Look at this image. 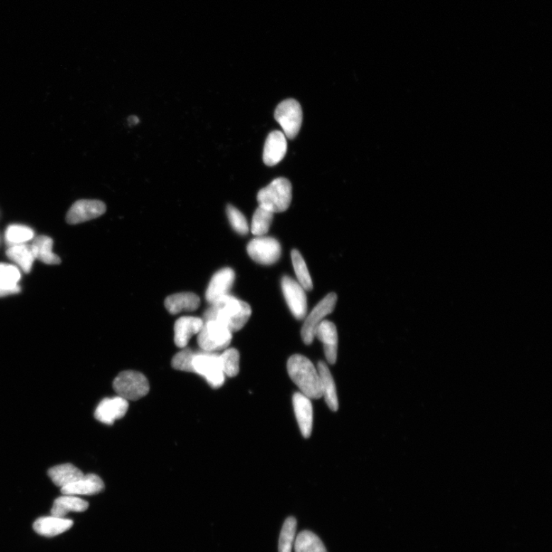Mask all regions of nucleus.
I'll use <instances>...</instances> for the list:
<instances>
[{
  "label": "nucleus",
  "mask_w": 552,
  "mask_h": 552,
  "mask_svg": "<svg viewBox=\"0 0 552 552\" xmlns=\"http://www.w3.org/2000/svg\"><path fill=\"white\" fill-rule=\"evenodd\" d=\"M251 315L252 309L248 303L226 294L211 304V307L205 311L203 320L221 322L234 332L242 329Z\"/></svg>",
  "instance_id": "nucleus-1"
},
{
  "label": "nucleus",
  "mask_w": 552,
  "mask_h": 552,
  "mask_svg": "<svg viewBox=\"0 0 552 552\" xmlns=\"http://www.w3.org/2000/svg\"><path fill=\"white\" fill-rule=\"evenodd\" d=\"M287 370L302 394L310 399L322 397L319 371L309 358L301 355H292L288 360Z\"/></svg>",
  "instance_id": "nucleus-2"
},
{
  "label": "nucleus",
  "mask_w": 552,
  "mask_h": 552,
  "mask_svg": "<svg viewBox=\"0 0 552 552\" xmlns=\"http://www.w3.org/2000/svg\"><path fill=\"white\" fill-rule=\"evenodd\" d=\"M292 188L289 180L275 179L257 195L259 206L275 213H282L289 209L292 198Z\"/></svg>",
  "instance_id": "nucleus-3"
},
{
  "label": "nucleus",
  "mask_w": 552,
  "mask_h": 552,
  "mask_svg": "<svg viewBox=\"0 0 552 552\" xmlns=\"http://www.w3.org/2000/svg\"><path fill=\"white\" fill-rule=\"evenodd\" d=\"M193 373L205 378L213 388H219L225 382L220 354L216 352H196L192 361Z\"/></svg>",
  "instance_id": "nucleus-4"
},
{
  "label": "nucleus",
  "mask_w": 552,
  "mask_h": 552,
  "mask_svg": "<svg viewBox=\"0 0 552 552\" xmlns=\"http://www.w3.org/2000/svg\"><path fill=\"white\" fill-rule=\"evenodd\" d=\"M113 388L118 396L127 401H138L145 397L150 390L146 377L135 370L122 371L113 382Z\"/></svg>",
  "instance_id": "nucleus-5"
},
{
  "label": "nucleus",
  "mask_w": 552,
  "mask_h": 552,
  "mask_svg": "<svg viewBox=\"0 0 552 552\" xmlns=\"http://www.w3.org/2000/svg\"><path fill=\"white\" fill-rule=\"evenodd\" d=\"M233 332L216 321H206L199 332L197 342L202 350L216 352L226 349L231 343Z\"/></svg>",
  "instance_id": "nucleus-6"
},
{
  "label": "nucleus",
  "mask_w": 552,
  "mask_h": 552,
  "mask_svg": "<svg viewBox=\"0 0 552 552\" xmlns=\"http://www.w3.org/2000/svg\"><path fill=\"white\" fill-rule=\"evenodd\" d=\"M275 119L280 123L285 137L293 139L297 136L302 123L300 104L294 99L281 102L275 111Z\"/></svg>",
  "instance_id": "nucleus-7"
},
{
  "label": "nucleus",
  "mask_w": 552,
  "mask_h": 552,
  "mask_svg": "<svg viewBox=\"0 0 552 552\" xmlns=\"http://www.w3.org/2000/svg\"><path fill=\"white\" fill-rule=\"evenodd\" d=\"M247 253L255 263L270 265L279 261L282 248L275 238L263 236H257L249 243Z\"/></svg>",
  "instance_id": "nucleus-8"
},
{
  "label": "nucleus",
  "mask_w": 552,
  "mask_h": 552,
  "mask_svg": "<svg viewBox=\"0 0 552 552\" xmlns=\"http://www.w3.org/2000/svg\"><path fill=\"white\" fill-rule=\"evenodd\" d=\"M336 302L337 294L329 293L327 297L317 304V306L314 308L309 316L304 320L302 329V337L304 344L310 345L312 343L318 326L324 321V319L334 311Z\"/></svg>",
  "instance_id": "nucleus-9"
},
{
  "label": "nucleus",
  "mask_w": 552,
  "mask_h": 552,
  "mask_svg": "<svg viewBox=\"0 0 552 552\" xmlns=\"http://www.w3.org/2000/svg\"><path fill=\"white\" fill-rule=\"evenodd\" d=\"M282 289L285 299L294 317L299 320L306 318L307 298L300 284L289 276L285 275L282 280Z\"/></svg>",
  "instance_id": "nucleus-10"
},
{
  "label": "nucleus",
  "mask_w": 552,
  "mask_h": 552,
  "mask_svg": "<svg viewBox=\"0 0 552 552\" xmlns=\"http://www.w3.org/2000/svg\"><path fill=\"white\" fill-rule=\"evenodd\" d=\"M106 211V206L98 199H80L76 202L66 215V222L75 225L94 220Z\"/></svg>",
  "instance_id": "nucleus-11"
},
{
  "label": "nucleus",
  "mask_w": 552,
  "mask_h": 552,
  "mask_svg": "<svg viewBox=\"0 0 552 552\" xmlns=\"http://www.w3.org/2000/svg\"><path fill=\"white\" fill-rule=\"evenodd\" d=\"M128 407L127 399L119 396L104 398L95 410L94 416L99 421L111 425L126 416Z\"/></svg>",
  "instance_id": "nucleus-12"
},
{
  "label": "nucleus",
  "mask_w": 552,
  "mask_h": 552,
  "mask_svg": "<svg viewBox=\"0 0 552 552\" xmlns=\"http://www.w3.org/2000/svg\"><path fill=\"white\" fill-rule=\"evenodd\" d=\"M235 272L231 268H223L216 272L209 282L206 292V299L213 304L219 299L229 294L235 282Z\"/></svg>",
  "instance_id": "nucleus-13"
},
{
  "label": "nucleus",
  "mask_w": 552,
  "mask_h": 552,
  "mask_svg": "<svg viewBox=\"0 0 552 552\" xmlns=\"http://www.w3.org/2000/svg\"><path fill=\"white\" fill-rule=\"evenodd\" d=\"M287 152V140L282 132L275 131L266 139L263 150V161L267 166L278 165Z\"/></svg>",
  "instance_id": "nucleus-14"
},
{
  "label": "nucleus",
  "mask_w": 552,
  "mask_h": 552,
  "mask_svg": "<svg viewBox=\"0 0 552 552\" xmlns=\"http://www.w3.org/2000/svg\"><path fill=\"white\" fill-rule=\"evenodd\" d=\"M315 338L322 342L328 363L334 365L338 354V331L334 323L324 320L318 326Z\"/></svg>",
  "instance_id": "nucleus-15"
},
{
  "label": "nucleus",
  "mask_w": 552,
  "mask_h": 552,
  "mask_svg": "<svg viewBox=\"0 0 552 552\" xmlns=\"http://www.w3.org/2000/svg\"><path fill=\"white\" fill-rule=\"evenodd\" d=\"M292 402L302 434L304 438H309L311 434L313 426V408L311 399L299 392L293 395Z\"/></svg>",
  "instance_id": "nucleus-16"
},
{
  "label": "nucleus",
  "mask_w": 552,
  "mask_h": 552,
  "mask_svg": "<svg viewBox=\"0 0 552 552\" xmlns=\"http://www.w3.org/2000/svg\"><path fill=\"white\" fill-rule=\"evenodd\" d=\"M204 323L202 319L197 317L184 316L178 319L175 324V345L180 348H186L190 338L201 331Z\"/></svg>",
  "instance_id": "nucleus-17"
},
{
  "label": "nucleus",
  "mask_w": 552,
  "mask_h": 552,
  "mask_svg": "<svg viewBox=\"0 0 552 552\" xmlns=\"http://www.w3.org/2000/svg\"><path fill=\"white\" fill-rule=\"evenodd\" d=\"M104 484L99 475L95 474L84 475L74 482L61 489L63 495L71 496H92L102 492Z\"/></svg>",
  "instance_id": "nucleus-18"
},
{
  "label": "nucleus",
  "mask_w": 552,
  "mask_h": 552,
  "mask_svg": "<svg viewBox=\"0 0 552 552\" xmlns=\"http://www.w3.org/2000/svg\"><path fill=\"white\" fill-rule=\"evenodd\" d=\"M73 526L71 519L56 517H42L37 519L33 524V529L38 534L52 538L62 534Z\"/></svg>",
  "instance_id": "nucleus-19"
},
{
  "label": "nucleus",
  "mask_w": 552,
  "mask_h": 552,
  "mask_svg": "<svg viewBox=\"0 0 552 552\" xmlns=\"http://www.w3.org/2000/svg\"><path fill=\"white\" fill-rule=\"evenodd\" d=\"M165 307L172 315L182 311H194L201 304V299L193 292H180L168 297L165 300Z\"/></svg>",
  "instance_id": "nucleus-20"
},
{
  "label": "nucleus",
  "mask_w": 552,
  "mask_h": 552,
  "mask_svg": "<svg viewBox=\"0 0 552 552\" xmlns=\"http://www.w3.org/2000/svg\"><path fill=\"white\" fill-rule=\"evenodd\" d=\"M321 380L322 397L332 412L338 410V399L334 378L330 372L328 365L319 361L317 368Z\"/></svg>",
  "instance_id": "nucleus-21"
},
{
  "label": "nucleus",
  "mask_w": 552,
  "mask_h": 552,
  "mask_svg": "<svg viewBox=\"0 0 552 552\" xmlns=\"http://www.w3.org/2000/svg\"><path fill=\"white\" fill-rule=\"evenodd\" d=\"M21 278V272L16 266L0 263V297L20 292L18 282Z\"/></svg>",
  "instance_id": "nucleus-22"
},
{
  "label": "nucleus",
  "mask_w": 552,
  "mask_h": 552,
  "mask_svg": "<svg viewBox=\"0 0 552 552\" xmlns=\"http://www.w3.org/2000/svg\"><path fill=\"white\" fill-rule=\"evenodd\" d=\"M88 508V502L71 495H63L55 500L51 514L53 517L65 518L70 512H82Z\"/></svg>",
  "instance_id": "nucleus-23"
},
{
  "label": "nucleus",
  "mask_w": 552,
  "mask_h": 552,
  "mask_svg": "<svg viewBox=\"0 0 552 552\" xmlns=\"http://www.w3.org/2000/svg\"><path fill=\"white\" fill-rule=\"evenodd\" d=\"M48 474L53 483L61 489L77 481L84 475L79 469L70 463L55 465L49 470Z\"/></svg>",
  "instance_id": "nucleus-24"
},
{
  "label": "nucleus",
  "mask_w": 552,
  "mask_h": 552,
  "mask_svg": "<svg viewBox=\"0 0 552 552\" xmlns=\"http://www.w3.org/2000/svg\"><path fill=\"white\" fill-rule=\"evenodd\" d=\"M9 259L17 264L26 272H31L35 258L33 245H17L9 247L6 251Z\"/></svg>",
  "instance_id": "nucleus-25"
},
{
  "label": "nucleus",
  "mask_w": 552,
  "mask_h": 552,
  "mask_svg": "<svg viewBox=\"0 0 552 552\" xmlns=\"http://www.w3.org/2000/svg\"><path fill=\"white\" fill-rule=\"evenodd\" d=\"M53 241L46 236H37L33 246L35 258L48 265H58L61 263L60 257L53 253Z\"/></svg>",
  "instance_id": "nucleus-26"
},
{
  "label": "nucleus",
  "mask_w": 552,
  "mask_h": 552,
  "mask_svg": "<svg viewBox=\"0 0 552 552\" xmlns=\"http://www.w3.org/2000/svg\"><path fill=\"white\" fill-rule=\"evenodd\" d=\"M296 552H328L321 540L312 531L304 530L294 541Z\"/></svg>",
  "instance_id": "nucleus-27"
},
{
  "label": "nucleus",
  "mask_w": 552,
  "mask_h": 552,
  "mask_svg": "<svg viewBox=\"0 0 552 552\" xmlns=\"http://www.w3.org/2000/svg\"><path fill=\"white\" fill-rule=\"evenodd\" d=\"M291 256L294 272L297 274L299 283L304 290L311 291L313 288L312 280L302 255L298 250H293Z\"/></svg>",
  "instance_id": "nucleus-28"
},
{
  "label": "nucleus",
  "mask_w": 552,
  "mask_h": 552,
  "mask_svg": "<svg viewBox=\"0 0 552 552\" xmlns=\"http://www.w3.org/2000/svg\"><path fill=\"white\" fill-rule=\"evenodd\" d=\"M274 214L259 206L254 213L251 231L257 236H263L270 231Z\"/></svg>",
  "instance_id": "nucleus-29"
},
{
  "label": "nucleus",
  "mask_w": 552,
  "mask_h": 552,
  "mask_svg": "<svg viewBox=\"0 0 552 552\" xmlns=\"http://www.w3.org/2000/svg\"><path fill=\"white\" fill-rule=\"evenodd\" d=\"M223 372L229 377H236L240 371V353L235 348H226L220 354Z\"/></svg>",
  "instance_id": "nucleus-30"
},
{
  "label": "nucleus",
  "mask_w": 552,
  "mask_h": 552,
  "mask_svg": "<svg viewBox=\"0 0 552 552\" xmlns=\"http://www.w3.org/2000/svg\"><path fill=\"white\" fill-rule=\"evenodd\" d=\"M297 528V521L294 517H289L285 521L280 532L279 552H292Z\"/></svg>",
  "instance_id": "nucleus-31"
},
{
  "label": "nucleus",
  "mask_w": 552,
  "mask_h": 552,
  "mask_svg": "<svg viewBox=\"0 0 552 552\" xmlns=\"http://www.w3.org/2000/svg\"><path fill=\"white\" fill-rule=\"evenodd\" d=\"M33 237L34 232L31 228L22 225L9 226L6 232V241L11 246L24 244Z\"/></svg>",
  "instance_id": "nucleus-32"
},
{
  "label": "nucleus",
  "mask_w": 552,
  "mask_h": 552,
  "mask_svg": "<svg viewBox=\"0 0 552 552\" xmlns=\"http://www.w3.org/2000/svg\"><path fill=\"white\" fill-rule=\"evenodd\" d=\"M228 219L233 229L241 235H246L249 232V226L244 215L233 205L226 207Z\"/></svg>",
  "instance_id": "nucleus-33"
},
{
  "label": "nucleus",
  "mask_w": 552,
  "mask_h": 552,
  "mask_svg": "<svg viewBox=\"0 0 552 552\" xmlns=\"http://www.w3.org/2000/svg\"><path fill=\"white\" fill-rule=\"evenodd\" d=\"M195 351L189 348H182L172 359V366L175 369L186 372L193 373L192 361Z\"/></svg>",
  "instance_id": "nucleus-34"
},
{
  "label": "nucleus",
  "mask_w": 552,
  "mask_h": 552,
  "mask_svg": "<svg viewBox=\"0 0 552 552\" xmlns=\"http://www.w3.org/2000/svg\"><path fill=\"white\" fill-rule=\"evenodd\" d=\"M129 122L131 125H137V123L139 122V119L136 116H131L129 118Z\"/></svg>",
  "instance_id": "nucleus-35"
}]
</instances>
